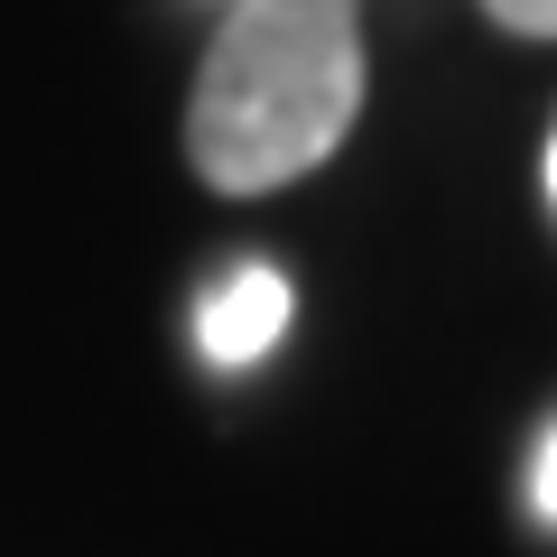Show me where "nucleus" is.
<instances>
[{
    "mask_svg": "<svg viewBox=\"0 0 557 557\" xmlns=\"http://www.w3.org/2000/svg\"><path fill=\"white\" fill-rule=\"evenodd\" d=\"M362 112L354 0H233L186 94V159L214 196L298 186Z\"/></svg>",
    "mask_w": 557,
    "mask_h": 557,
    "instance_id": "f257e3e1",
    "label": "nucleus"
},
{
    "mask_svg": "<svg viewBox=\"0 0 557 557\" xmlns=\"http://www.w3.org/2000/svg\"><path fill=\"white\" fill-rule=\"evenodd\" d=\"M288 278L270 270V260H233V270L214 278L196 298V344L205 362H223V372H242V362H260L278 335H288Z\"/></svg>",
    "mask_w": 557,
    "mask_h": 557,
    "instance_id": "f03ea898",
    "label": "nucleus"
},
{
    "mask_svg": "<svg viewBox=\"0 0 557 557\" xmlns=\"http://www.w3.org/2000/svg\"><path fill=\"white\" fill-rule=\"evenodd\" d=\"M511 38H557V0H483Z\"/></svg>",
    "mask_w": 557,
    "mask_h": 557,
    "instance_id": "7ed1b4c3",
    "label": "nucleus"
},
{
    "mask_svg": "<svg viewBox=\"0 0 557 557\" xmlns=\"http://www.w3.org/2000/svg\"><path fill=\"white\" fill-rule=\"evenodd\" d=\"M530 511L557 530V418H548V437H539V456H530Z\"/></svg>",
    "mask_w": 557,
    "mask_h": 557,
    "instance_id": "20e7f679",
    "label": "nucleus"
},
{
    "mask_svg": "<svg viewBox=\"0 0 557 557\" xmlns=\"http://www.w3.org/2000/svg\"><path fill=\"white\" fill-rule=\"evenodd\" d=\"M548 205H557V139H548Z\"/></svg>",
    "mask_w": 557,
    "mask_h": 557,
    "instance_id": "39448f33",
    "label": "nucleus"
}]
</instances>
